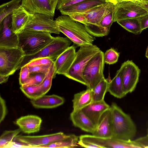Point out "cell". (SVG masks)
<instances>
[{
    "instance_id": "cell-1",
    "label": "cell",
    "mask_w": 148,
    "mask_h": 148,
    "mask_svg": "<svg viewBox=\"0 0 148 148\" xmlns=\"http://www.w3.org/2000/svg\"><path fill=\"white\" fill-rule=\"evenodd\" d=\"M60 32L78 47L93 45L95 37L87 31L84 25L67 15L58 16L55 20Z\"/></svg>"
},
{
    "instance_id": "cell-2",
    "label": "cell",
    "mask_w": 148,
    "mask_h": 148,
    "mask_svg": "<svg viewBox=\"0 0 148 148\" xmlns=\"http://www.w3.org/2000/svg\"><path fill=\"white\" fill-rule=\"evenodd\" d=\"M49 32L24 29L18 33V47L25 56L35 54L49 44L54 37Z\"/></svg>"
},
{
    "instance_id": "cell-3",
    "label": "cell",
    "mask_w": 148,
    "mask_h": 148,
    "mask_svg": "<svg viewBox=\"0 0 148 148\" xmlns=\"http://www.w3.org/2000/svg\"><path fill=\"white\" fill-rule=\"evenodd\" d=\"M112 110V135L114 139L129 140L135 136L137 129L130 116L124 112L114 102L110 106Z\"/></svg>"
},
{
    "instance_id": "cell-4",
    "label": "cell",
    "mask_w": 148,
    "mask_h": 148,
    "mask_svg": "<svg viewBox=\"0 0 148 148\" xmlns=\"http://www.w3.org/2000/svg\"><path fill=\"white\" fill-rule=\"evenodd\" d=\"M100 50L95 45L80 47L76 52L71 66L67 72L63 75L87 86L82 76L83 70L89 60Z\"/></svg>"
},
{
    "instance_id": "cell-5",
    "label": "cell",
    "mask_w": 148,
    "mask_h": 148,
    "mask_svg": "<svg viewBox=\"0 0 148 148\" xmlns=\"http://www.w3.org/2000/svg\"><path fill=\"white\" fill-rule=\"evenodd\" d=\"M72 42L67 37H54L49 44L38 53L31 55L25 56L18 69L31 61L38 58H48L54 61L70 47Z\"/></svg>"
},
{
    "instance_id": "cell-6",
    "label": "cell",
    "mask_w": 148,
    "mask_h": 148,
    "mask_svg": "<svg viewBox=\"0 0 148 148\" xmlns=\"http://www.w3.org/2000/svg\"><path fill=\"white\" fill-rule=\"evenodd\" d=\"M25 55L19 47H0V75L10 76L18 70Z\"/></svg>"
},
{
    "instance_id": "cell-7",
    "label": "cell",
    "mask_w": 148,
    "mask_h": 148,
    "mask_svg": "<svg viewBox=\"0 0 148 148\" xmlns=\"http://www.w3.org/2000/svg\"><path fill=\"white\" fill-rule=\"evenodd\" d=\"M104 54L100 50L89 60L83 70V79L87 87L92 90L104 78Z\"/></svg>"
},
{
    "instance_id": "cell-8",
    "label": "cell",
    "mask_w": 148,
    "mask_h": 148,
    "mask_svg": "<svg viewBox=\"0 0 148 148\" xmlns=\"http://www.w3.org/2000/svg\"><path fill=\"white\" fill-rule=\"evenodd\" d=\"M53 18L43 14H30L28 21L24 29L59 34L60 32Z\"/></svg>"
},
{
    "instance_id": "cell-9",
    "label": "cell",
    "mask_w": 148,
    "mask_h": 148,
    "mask_svg": "<svg viewBox=\"0 0 148 148\" xmlns=\"http://www.w3.org/2000/svg\"><path fill=\"white\" fill-rule=\"evenodd\" d=\"M148 13L139 2L123 1L115 5L113 22L130 18H138Z\"/></svg>"
},
{
    "instance_id": "cell-10",
    "label": "cell",
    "mask_w": 148,
    "mask_h": 148,
    "mask_svg": "<svg viewBox=\"0 0 148 148\" xmlns=\"http://www.w3.org/2000/svg\"><path fill=\"white\" fill-rule=\"evenodd\" d=\"M79 140L91 143L103 148H142L134 140H123L97 137L93 135H83L79 137Z\"/></svg>"
},
{
    "instance_id": "cell-11",
    "label": "cell",
    "mask_w": 148,
    "mask_h": 148,
    "mask_svg": "<svg viewBox=\"0 0 148 148\" xmlns=\"http://www.w3.org/2000/svg\"><path fill=\"white\" fill-rule=\"evenodd\" d=\"M126 95L135 89L138 82L140 70L132 60H127L122 64L119 69Z\"/></svg>"
},
{
    "instance_id": "cell-12",
    "label": "cell",
    "mask_w": 148,
    "mask_h": 148,
    "mask_svg": "<svg viewBox=\"0 0 148 148\" xmlns=\"http://www.w3.org/2000/svg\"><path fill=\"white\" fill-rule=\"evenodd\" d=\"M69 136L63 132L36 136L18 135L14 140L27 145L29 148L44 147L52 143L64 139Z\"/></svg>"
},
{
    "instance_id": "cell-13",
    "label": "cell",
    "mask_w": 148,
    "mask_h": 148,
    "mask_svg": "<svg viewBox=\"0 0 148 148\" xmlns=\"http://www.w3.org/2000/svg\"><path fill=\"white\" fill-rule=\"evenodd\" d=\"M115 5L110 3L103 17L97 24L84 25L87 32L94 37H102L108 34L113 23Z\"/></svg>"
},
{
    "instance_id": "cell-14",
    "label": "cell",
    "mask_w": 148,
    "mask_h": 148,
    "mask_svg": "<svg viewBox=\"0 0 148 148\" xmlns=\"http://www.w3.org/2000/svg\"><path fill=\"white\" fill-rule=\"evenodd\" d=\"M110 2H106L83 12L69 15L73 20L84 25H96L101 20Z\"/></svg>"
},
{
    "instance_id": "cell-15",
    "label": "cell",
    "mask_w": 148,
    "mask_h": 148,
    "mask_svg": "<svg viewBox=\"0 0 148 148\" xmlns=\"http://www.w3.org/2000/svg\"><path fill=\"white\" fill-rule=\"evenodd\" d=\"M58 2L56 0H22L21 5L30 14L41 13L53 17Z\"/></svg>"
},
{
    "instance_id": "cell-16",
    "label": "cell",
    "mask_w": 148,
    "mask_h": 148,
    "mask_svg": "<svg viewBox=\"0 0 148 148\" xmlns=\"http://www.w3.org/2000/svg\"><path fill=\"white\" fill-rule=\"evenodd\" d=\"M12 15L8 16L0 23V47H18V35L12 29Z\"/></svg>"
},
{
    "instance_id": "cell-17",
    "label": "cell",
    "mask_w": 148,
    "mask_h": 148,
    "mask_svg": "<svg viewBox=\"0 0 148 148\" xmlns=\"http://www.w3.org/2000/svg\"><path fill=\"white\" fill-rule=\"evenodd\" d=\"M76 47L75 45L70 46L55 60L56 74L64 75L67 72L75 59Z\"/></svg>"
},
{
    "instance_id": "cell-18",
    "label": "cell",
    "mask_w": 148,
    "mask_h": 148,
    "mask_svg": "<svg viewBox=\"0 0 148 148\" xmlns=\"http://www.w3.org/2000/svg\"><path fill=\"white\" fill-rule=\"evenodd\" d=\"M110 108V106L103 100L92 102L81 110L90 120L96 128L102 114Z\"/></svg>"
},
{
    "instance_id": "cell-19",
    "label": "cell",
    "mask_w": 148,
    "mask_h": 148,
    "mask_svg": "<svg viewBox=\"0 0 148 148\" xmlns=\"http://www.w3.org/2000/svg\"><path fill=\"white\" fill-rule=\"evenodd\" d=\"M92 135L97 137L111 138L112 135V114L110 108L101 116Z\"/></svg>"
},
{
    "instance_id": "cell-20",
    "label": "cell",
    "mask_w": 148,
    "mask_h": 148,
    "mask_svg": "<svg viewBox=\"0 0 148 148\" xmlns=\"http://www.w3.org/2000/svg\"><path fill=\"white\" fill-rule=\"evenodd\" d=\"M42 122L41 119L35 115H29L18 119L15 123L21 131L27 134L39 132Z\"/></svg>"
},
{
    "instance_id": "cell-21",
    "label": "cell",
    "mask_w": 148,
    "mask_h": 148,
    "mask_svg": "<svg viewBox=\"0 0 148 148\" xmlns=\"http://www.w3.org/2000/svg\"><path fill=\"white\" fill-rule=\"evenodd\" d=\"M70 118L74 126L84 131L92 134L95 130L92 122L82 110H73Z\"/></svg>"
},
{
    "instance_id": "cell-22",
    "label": "cell",
    "mask_w": 148,
    "mask_h": 148,
    "mask_svg": "<svg viewBox=\"0 0 148 148\" xmlns=\"http://www.w3.org/2000/svg\"><path fill=\"white\" fill-rule=\"evenodd\" d=\"M31 103L36 108H52L62 105L64 98L56 95H43L35 99H31Z\"/></svg>"
},
{
    "instance_id": "cell-23",
    "label": "cell",
    "mask_w": 148,
    "mask_h": 148,
    "mask_svg": "<svg viewBox=\"0 0 148 148\" xmlns=\"http://www.w3.org/2000/svg\"><path fill=\"white\" fill-rule=\"evenodd\" d=\"M106 2L105 0H86L59 10L62 15L83 12Z\"/></svg>"
},
{
    "instance_id": "cell-24",
    "label": "cell",
    "mask_w": 148,
    "mask_h": 148,
    "mask_svg": "<svg viewBox=\"0 0 148 148\" xmlns=\"http://www.w3.org/2000/svg\"><path fill=\"white\" fill-rule=\"evenodd\" d=\"M30 14L21 5L12 14V27L14 32L17 34L24 29Z\"/></svg>"
},
{
    "instance_id": "cell-25",
    "label": "cell",
    "mask_w": 148,
    "mask_h": 148,
    "mask_svg": "<svg viewBox=\"0 0 148 148\" xmlns=\"http://www.w3.org/2000/svg\"><path fill=\"white\" fill-rule=\"evenodd\" d=\"M72 102L73 111L81 110L92 102V90L87 87L86 90L75 94Z\"/></svg>"
},
{
    "instance_id": "cell-26",
    "label": "cell",
    "mask_w": 148,
    "mask_h": 148,
    "mask_svg": "<svg viewBox=\"0 0 148 148\" xmlns=\"http://www.w3.org/2000/svg\"><path fill=\"white\" fill-rule=\"evenodd\" d=\"M108 92L115 97L121 99L126 95L125 93L120 71L119 69L114 78L108 82Z\"/></svg>"
},
{
    "instance_id": "cell-27",
    "label": "cell",
    "mask_w": 148,
    "mask_h": 148,
    "mask_svg": "<svg viewBox=\"0 0 148 148\" xmlns=\"http://www.w3.org/2000/svg\"><path fill=\"white\" fill-rule=\"evenodd\" d=\"M79 137L74 134H71L62 140L52 143L47 145L44 147L73 148L78 145Z\"/></svg>"
},
{
    "instance_id": "cell-28",
    "label": "cell",
    "mask_w": 148,
    "mask_h": 148,
    "mask_svg": "<svg viewBox=\"0 0 148 148\" xmlns=\"http://www.w3.org/2000/svg\"><path fill=\"white\" fill-rule=\"evenodd\" d=\"M22 0H11L0 6V23L8 16L12 14L21 5Z\"/></svg>"
},
{
    "instance_id": "cell-29",
    "label": "cell",
    "mask_w": 148,
    "mask_h": 148,
    "mask_svg": "<svg viewBox=\"0 0 148 148\" xmlns=\"http://www.w3.org/2000/svg\"><path fill=\"white\" fill-rule=\"evenodd\" d=\"M117 22L128 32L134 34H140L143 31L137 18L123 20Z\"/></svg>"
},
{
    "instance_id": "cell-30",
    "label": "cell",
    "mask_w": 148,
    "mask_h": 148,
    "mask_svg": "<svg viewBox=\"0 0 148 148\" xmlns=\"http://www.w3.org/2000/svg\"><path fill=\"white\" fill-rule=\"evenodd\" d=\"M108 82L104 78L92 90V102L104 100L105 95L108 92Z\"/></svg>"
},
{
    "instance_id": "cell-31",
    "label": "cell",
    "mask_w": 148,
    "mask_h": 148,
    "mask_svg": "<svg viewBox=\"0 0 148 148\" xmlns=\"http://www.w3.org/2000/svg\"><path fill=\"white\" fill-rule=\"evenodd\" d=\"M20 88L23 93L31 100L35 99L44 95L41 84L37 85L21 86Z\"/></svg>"
},
{
    "instance_id": "cell-32",
    "label": "cell",
    "mask_w": 148,
    "mask_h": 148,
    "mask_svg": "<svg viewBox=\"0 0 148 148\" xmlns=\"http://www.w3.org/2000/svg\"><path fill=\"white\" fill-rule=\"evenodd\" d=\"M54 62L51 64L49 71L41 84V89L44 95H45L51 88L52 80L56 75Z\"/></svg>"
},
{
    "instance_id": "cell-33",
    "label": "cell",
    "mask_w": 148,
    "mask_h": 148,
    "mask_svg": "<svg viewBox=\"0 0 148 148\" xmlns=\"http://www.w3.org/2000/svg\"><path fill=\"white\" fill-rule=\"evenodd\" d=\"M22 131L19 129L13 130L5 131L0 137V148L5 147L13 140L15 137Z\"/></svg>"
},
{
    "instance_id": "cell-34",
    "label": "cell",
    "mask_w": 148,
    "mask_h": 148,
    "mask_svg": "<svg viewBox=\"0 0 148 148\" xmlns=\"http://www.w3.org/2000/svg\"><path fill=\"white\" fill-rule=\"evenodd\" d=\"M119 54V53L113 48L108 50L104 54L105 63L109 64L116 63L118 60Z\"/></svg>"
},
{
    "instance_id": "cell-35",
    "label": "cell",
    "mask_w": 148,
    "mask_h": 148,
    "mask_svg": "<svg viewBox=\"0 0 148 148\" xmlns=\"http://www.w3.org/2000/svg\"><path fill=\"white\" fill-rule=\"evenodd\" d=\"M46 74L41 73H30L28 80L23 86L37 85L40 84L42 82Z\"/></svg>"
},
{
    "instance_id": "cell-36",
    "label": "cell",
    "mask_w": 148,
    "mask_h": 148,
    "mask_svg": "<svg viewBox=\"0 0 148 148\" xmlns=\"http://www.w3.org/2000/svg\"><path fill=\"white\" fill-rule=\"evenodd\" d=\"M30 72L28 66L25 65L21 68L19 78V83L21 86L27 82L29 77Z\"/></svg>"
},
{
    "instance_id": "cell-37",
    "label": "cell",
    "mask_w": 148,
    "mask_h": 148,
    "mask_svg": "<svg viewBox=\"0 0 148 148\" xmlns=\"http://www.w3.org/2000/svg\"><path fill=\"white\" fill-rule=\"evenodd\" d=\"M51 64H43L32 66H28L30 73H41L46 74L47 73Z\"/></svg>"
},
{
    "instance_id": "cell-38",
    "label": "cell",
    "mask_w": 148,
    "mask_h": 148,
    "mask_svg": "<svg viewBox=\"0 0 148 148\" xmlns=\"http://www.w3.org/2000/svg\"><path fill=\"white\" fill-rule=\"evenodd\" d=\"M54 62V61L49 58H41L31 61L26 65L27 66H32L43 64H51Z\"/></svg>"
},
{
    "instance_id": "cell-39",
    "label": "cell",
    "mask_w": 148,
    "mask_h": 148,
    "mask_svg": "<svg viewBox=\"0 0 148 148\" xmlns=\"http://www.w3.org/2000/svg\"><path fill=\"white\" fill-rule=\"evenodd\" d=\"M86 0H58L57 8L60 10Z\"/></svg>"
},
{
    "instance_id": "cell-40",
    "label": "cell",
    "mask_w": 148,
    "mask_h": 148,
    "mask_svg": "<svg viewBox=\"0 0 148 148\" xmlns=\"http://www.w3.org/2000/svg\"><path fill=\"white\" fill-rule=\"evenodd\" d=\"M0 123L3 121L7 112V109L5 100L2 97H0Z\"/></svg>"
},
{
    "instance_id": "cell-41",
    "label": "cell",
    "mask_w": 148,
    "mask_h": 148,
    "mask_svg": "<svg viewBox=\"0 0 148 148\" xmlns=\"http://www.w3.org/2000/svg\"><path fill=\"white\" fill-rule=\"evenodd\" d=\"M142 31L148 27V13L138 18Z\"/></svg>"
},
{
    "instance_id": "cell-42",
    "label": "cell",
    "mask_w": 148,
    "mask_h": 148,
    "mask_svg": "<svg viewBox=\"0 0 148 148\" xmlns=\"http://www.w3.org/2000/svg\"><path fill=\"white\" fill-rule=\"evenodd\" d=\"M142 146L143 148H148V136L140 137L134 140Z\"/></svg>"
},
{
    "instance_id": "cell-43",
    "label": "cell",
    "mask_w": 148,
    "mask_h": 148,
    "mask_svg": "<svg viewBox=\"0 0 148 148\" xmlns=\"http://www.w3.org/2000/svg\"><path fill=\"white\" fill-rule=\"evenodd\" d=\"M5 148H29L26 144L13 140Z\"/></svg>"
},
{
    "instance_id": "cell-44",
    "label": "cell",
    "mask_w": 148,
    "mask_h": 148,
    "mask_svg": "<svg viewBox=\"0 0 148 148\" xmlns=\"http://www.w3.org/2000/svg\"><path fill=\"white\" fill-rule=\"evenodd\" d=\"M77 144L80 146L86 148H102V147L93 144L91 143L82 141L79 139Z\"/></svg>"
},
{
    "instance_id": "cell-45",
    "label": "cell",
    "mask_w": 148,
    "mask_h": 148,
    "mask_svg": "<svg viewBox=\"0 0 148 148\" xmlns=\"http://www.w3.org/2000/svg\"><path fill=\"white\" fill-rule=\"evenodd\" d=\"M106 2H110L115 5L117 3L123 1H131L133 2H140V0H105Z\"/></svg>"
},
{
    "instance_id": "cell-46",
    "label": "cell",
    "mask_w": 148,
    "mask_h": 148,
    "mask_svg": "<svg viewBox=\"0 0 148 148\" xmlns=\"http://www.w3.org/2000/svg\"><path fill=\"white\" fill-rule=\"evenodd\" d=\"M9 77V76L0 75V83L1 84L6 82L7 81Z\"/></svg>"
},
{
    "instance_id": "cell-47",
    "label": "cell",
    "mask_w": 148,
    "mask_h": 148,
    "mask_svg": "<svg viewBox=\"0 0 148 148\" xmlns=\"http://www.w3.org/2000/svg\"><path fill=\"white\" fill-rule=\"evenodd\" d=\"M140 5L144 8L148 13V3L142 2H139Z\"/></svg>"
},
{
    "instance_id": "cell-48",
    "label": "cell",
    "mask_w": 148,
    "mask_h": 148,
    "mask_svg": "<svg viewBox=\"0 0 148 148\" xmlns=\"http://www.w3.org/2000/svg\"><path fill=\"white\" fill-rule=\"evenodd\" d=\"M145 56L148 59V46L147 48Z\"/></svg>"
},
{
    "instance_id": "cell-49",
    "label": "cell",
    "mask_w": 148,
    "mask_h": 148,
    "mask_svg": "<svg viewBox=\"0 0 148 148\" xmlns=\"http://www.w3.org/2000/svg\"><path fill=\"white\" fill-rule=\"evenodd\" d=\"M140 2L148 3V0H140Z\"/></svg>"
},
{
    "instance_id": "cell-50",
    "label": "cell",
    "mask_w": 148,
    "mask_h": 148,
    "mask_svg": "<svg viewBox=\"0 0 148 148\" xmlns=\"http://www.w3.org/2000/svg\"><path fill=\"white\" fill-rule=\"evenodd\" d=\"M147 135L148 136V130H147Z\"/></svg>"
},
{
    "instance_id": "cell-51",
    "label": "cell",
    "mask_w": 148,
    "mask_h": 148,
    "mask_svg": "<svg viewBox=\"0 0 148 148\" xmlns=\"http://www.w3.org/2000/svg\"><path fill=\"white\" fill-rule=\"evenodd\" d=\"M57 0V1H58V0Z\"/></svg>"
}]
</instances>
